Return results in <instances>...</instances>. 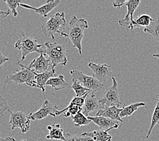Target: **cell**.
<instances>
[{
    "instance_id": "1",
    "label": "cell",
    "mask_w": 159,
    "mask_h": 141,
    "mask_svg": "<svg viewBox=\"0 0 159 141\" xmlns=\"http://www.w3.org/2000/svg\"><path fill=\"white\" fill-rule=\"evenodd\" d=\"M66 27V14L65 12H57L50 16V19L42 24L41 29L44 35L55 39V33H60L63 37H69L67 33L65 31Z\"/></svg>"
},
{
    "instance_id": "2",
    "label": "cell",
    "mask_w": 159,
    "mask_h": 141,
    "mask_svg": "<svg viewBox=\"0 0 159 141\" xmlns=\"http://www.w3.org/2000/svg\"><path fill=\"white\" fill-rule=\"evenodd\" d=\"M89 28L87 20L84 19H78L74 16L69 23L68 36L74 47L78 50L80 54H82V41L84 38V31Z\"/></svg>"
},
{
    "instance_id": "3",
    "label": "cell",
    "mask_w": 159,
    "mask_h": 141,
    "mask_svg": "<svg viewBox=\"0 0 159 141\" xmlns=\"http://www.w3.org/2000/svg\"><path fill=\"white\" fill-rule=\"evenodd\" d=\"M17 64L22 68L20 70H17L13 74L7 76L4 82V85L13 82L16 84H25L32 88H39L34 72L30 70L28 67L21 63L20 60L17 61Z\"/></svg>"
},
{
    "instance_id": "4",
    "label": "cell",
    "mask_w": 159,
    "mask_h": 141,
    "mask_svg": "<svg viewBox=\"0 0 159 141\" xmlns=\"http://www.w3.org/2000/svg\"><path fill=\"white\" fill-rule=\"evenodd\" d=\"M46 49L44 50L45 55L48 56V59L52 64V67L55 68L58 64L66 66L67 63L66 48L62 43L57 42H46Z\"/></svg>"
},
{
    "instance_id": "5",
    "label": "cell",
    "mask_w": 159,
    "mask_h": 141,
    "mask_svg": "<svg viewBox=\"0 0 159 141\" xmlns=\"http://www.w3.org/2000/svg\"><path fill=\"white\" fill-rule=\"evenodd\" d=\"M42 46V44L38 43L37 40L31 37L28 32H21L19 39L14 45L15 48L21 52L20 62H23L27 56L31 53L38 52L42 54L44 52V50H40Z\"/></svg>"
},
{
    "instance_id": "6",
    "label": "cell",
    "mask_w": 159,
    "mask_h": 141,
    "mask_svg": "<svg viewBox=\"0 0 159 141\" xmlns=\"http://www.w3.org/2000/svg\"><path fill=\"white\" fill-rule=\"evenodd\" d=\"M70 74L72 76L73 80L77 81L80 84H81L84 88L91 90L94 94L102 90L104 86V84L99 82L93 76L86 75L83 73L82 71L72 70L70 71Z\"/></svg>"
},
{
    "instance_id": "7",
    "label": "cell",
    "mask_w": 159,
    "mask_h": 141,
    "mask_svg": "<svg viewBox=\"0 0 159 141\" xmlns=\"http://www.w3.org/2000/svg\"><path fill=\"white\" fill-rule=\"evenodd\" d=\"M113 84L110 88L106 89L102 99L99 100V103L103 107H117L121 105L120 100V95H119L118 83L114 77H111Z\"/></svg>"
},
{
    "instance_id": "8",
    "label": "cell",
    "mask_w": 159,
    "mask_h": 141,
    "mask_svg": "<svg viewBox=\"0 0 159 141\" xmlns=\"http://www.w3.org/2000/svg\"><path fill=\"white\" fill-rule=\"evenodd\" d=\"M8 111L10 113V125L12 130L19 128L23 133L27 132L30 128L31 120L23 111L12 112L10 108Z\"/></svg>"
},
{
    "instance_id": "9",
    "label": "cell",
    "mask_w": 159,
    "mask_h": 141,
    "mask_svg": "<svg viewBox=\"0 0 159 141\" xmlns=\"http://www.w3.org/2000/svg\"><path fill=\"white\" fill-rule=\"evenodd\" d=\"M89 67L93 72V77L103 84L110 78L113 77L110 65L90 63Z\"/></svg>"
},
{
    "instance_id": "10",
    "label": "cell",
    "mask_w": 159,
    "mask_h": 141,
    "mask_svg": "<svg viewBox=\"0 0 159 141\" xmlns=\"http://www.w3.org/2000/svg\"><path fill=\"white\" fill-rule=\"evenodd\" d=\"M59 111V107L53 105L48 100H45L41 108L35 113H31L28 115V117L30 120H41L48 115L56 117Z\"/></svg>"
},
{
    "instance_id": "11",
    "label": "cell",
    "mask_w": 159,
    "mask_h": 141,
    "mask_svg": "<svg viewBox=\"0 0 159 141\" xmlns=\"http://www.w3.org/2000/svg\"><path fill=\"white\" fill-rule=\"evenodd\" d=\"M140 0H128L125 3V6L127 8V13L125 15L123 19H121L118 21V24L120 26L125 27L128 29L133 30V14H134L136 9L138 8Z\"/></svg>"
},
{
    "instance_id": "12",
    "label": "cell",
    "mask_w": 159,
    "mask_h": 141,
    "mask_svg": "<svg viewBox=\"0 0 159 141\" xmlns=\"http://www.w3.org/2000/svg\"><path fill=\"white\" fill-rule=\"evenodd\" d=\"M89 119L93 121L100 128V130H104V131L109 132L112 129H117L122 126V122L112 120L110 118L99 117V116H89L87 117Z\"/></svg>"
},
{
    "instance_id": "13",
    "label": "cell",
    "mask_w": 159,
    "mask_h": 141,
    "mask_svg": "<svg viewBox=\"0 0 159 141\" xmlns=\"http://www.w3.org/2000/svg\"><path fill=\"white\" fill-rule=\"evenodd\" d=\"M45 56L46 55L44 52L40 54L39 57L36 58L32 61L28 66V68L38 74L43 73L46 71L49 70V68L52 67V64L50 60L47 59Z\"/></svg>"
},
{
    "instance_id": "14",
    "label": "cell",
    "mask_w": 159,
    "mask_h": 141,
    "mask_svg": "<svg viewBox=\"0 0 159 141\" xmlns=\"http://www.w3.org/2000/svg\"><path fill=\"white\" fill-rule=\"evenodd\" d=\"M60 3L61 2L59 0H50V1L47 2L46 4L39 7V8H34V7L25 4V3H21L20 4V6L26 9L33 10L35 12L38 13L39 15L46 18L48 16V13H50L53 9H55L56 7L59 6Z\"/></svg>"
},
{
    "instance_id": "15",
    "label": "cell",
    "mask_w": 159,
    "mask_h": 141,
    "mask_svg": "<svg viewBox=\"0 0 159 141\" xmlns=\"http://www.w3.org/2000/svg\"><path fill=\"white\" fill-rule=\"evenodd\" d=\"M99 100H98L95 95L92 92H90L86 96L84 105L82 107L83 115L86 117H89V114L91 112L97 111L99 107Z\"/></svg>"
},
{
    "instance_id": "16",
    "label": "cell",
    "mask_w": 159,
    "mask_h": 141,
    "mask_svg": "<svg viewBox=\"0 0 159 141\" xmlns=\"http://www.w3.org/2000/svg\"><path fill=\"white\" fill-rule=\"evenodd\" d=\"M122 108H120L117 107H103L102 109H100L97 112L96 116L104 117L110 118L112 120L118 121L122 122V119L120 117V112L122 111Z\"/></svg>"
},
{
    "instance_id": "17",
    "label": "cell",
    "mask_w": 159,
    "mask_h": 141,
    "mask_svg": "<svg viewBox=\"0 0 159 141\" xmlns=\"http://www.w3.org/2000/svg\"><path fill=\"white\" fill-rule=\"evenodd\" d=\"M33 72L35 75L36 82H37V84L39 86V88L41 89L42 92L44 94L45 87H46V84L47 82H48L50 78L53 77V76H55V73H56L55 68H53L51 67V68H50L49 70L46 71V72H44V73H40V74L36 73L34 71H33Z\"/></svg>"
},
{
    "instance_id": "18",
    "label": "cell",
    "mask_w": 159,
    "mask_h": 141,
    "mask_svg": "<svg viewBox=\"0 0 159 141\" xmlns=\"http://www.w3.org/2000/svg\"><path fill=\"white\" fill-rule=\"evenodd\" d=\"M47 129L49 131L48 135L46 136L47 139L57 140V141L66 140V137H65L66 132L63 128H61V125L59 124L48 126Z\"/></svg>"
},
{
    "instance_id": "19",
    "label": "cell",
    "mask_w": 159,
    "mask_h": 141,
    "mask_svg": "<svg viewBox=\"0 0 159 141\" xmlns=\"http://www.w3.org/2000/svg\"><path fill=\"white\" fill-rule=\"evenodd\" d=\"M82 136L89 137L93 141H111L112 139V136L108 134V132L102 130L84 132Z\"/></svg>"
},
{
    "instance_id": "20",
    "label": "cell",
    "mask_w": 159,
    "mask_h": 141,
    "mask_svg": "<svg viewBox=\"0 0 159 141\" xmlns=\"http://www.w3.org/2000/svg\"><path fill=\"white\" fill-rule=\"evenodd\" d=\"M46 86H50L57 91L58 90L71 88V86L65 80L64 76L63 75H59L57 77L50 78L47 82Z\"/></svg>"
},
{
    "instance_id": "21",
    "label": "cell",
    "mask_w": 159,
    "mask_h": 141,
    "mask_svg": "<svg viewBox=\"0 0 159 141\" xmlns=\"http://www.w3.org/2000/svg\"><path fill=\"white\" fill-rule=\"evenodd\" d=\"M82 107L76 105V104H74L73 103L70 102L69 105L63 110H61L58 111L57 115H59L61 114H63V116L67 117L70 116H74L79 113H82Z\"/></svg>"
},
{
    "instance_id": "22",
    "label": "cell",
    "mask_w": 159,
    "mask_h": 141,
    "mask_svg": "<svg viewBox=\"0 0 159 141\" xmlns=\"http://www.w3.org/2000/svg\"><path fill=\"white\" fill-rule=\"evenodd\" d=\"M152 99L157 101V104H156V107H155V108H154V111L153 112L152 116L151 124H150L149 130H148L146 139L149 138V136H150L154 128L156 126V125L159 124V94H158L157 95L156 99L152 98Z\"/></svg>"
},
{
    "instance_id": "23",
    "label": "cell",
    "mask_w": 159,
    "mask_h": 141,
    "mask_svg": "<svg viewBox=\"0 0 159 141\" xmlns=\"http://www.w3.org/2000/svg\"><path fill=\"white\" fill-rule=\"evenodd\" d=\"M154 20L148 14H142L137 16L133 21V27H148L150 26V24L152 23Z\"/></svg>"
},
{
    "instance_id": "24",
    "label": "cell",
    "mask_w": 159,
    "mask_h": 141,
    "mask_svg": "<svg viewBox=\"0 0 159 141\" xmlns=\"http://www.w3.org/2000/svg\"><path fill=\"white\" fill-rule=\"evenodd\" d=\"M145 106H146L145 103H135L130 104L129 106L122 107V111L120 112V117L121 118L127 117L130 116V115L133 114V113L138 109L139 107H145Z\"/></svg>"
},
{
    "instance_id": "25",
    "label": "cell",
    "mask_w": 159,
    "mask_h": 141,
    "mask_svg": "<svg viewBox=\"0 0 159 141\" xmlns=\"http://www.w3.org/2000/svg\"><path fill=\"white\" fill-rule=\"evenodd\" d=\"M143 31L151 35L155 40L159 42V17L156 20H154L150 26L144 28Z\"/></svg>"
},
{
    "instance_id": "26",
    "label": "cell",
    "mask_w": 159,
    "mask_h": 141,
    "mask_svg": "<svg viewBox=\"0 0 159 141\" xmlns=\"http://www.w3.org/2000/svg\"><path fill=\"white\" fill-rule=\"evenodd\" d=\"M71 119L73 121V124L77 127L86 126L91 122V121L87 117L83 115L82 113H79L75 115H74V116H71Z\"/></svg>"
},
{
    "instance_id": "27",
    "label": "cell",
    "mask_w": 159,
    "mask_h": 141,
    "mask_svg": "<svg viewBox=\"0 0 159 141\" xmlns=\"http://www.w3.org/2000/svg\"><path fill=\"white\" fill-rule=\"evenodd\" d=\"M72 82H73V84L71 86V88L74 90L75 92V95L76 97H82L86 95L89 92L91 91L87 88L83 87L81 84H80L77 81H75L72 79Z\"/></svg>"
},
{
    "instance_id": "28",
    "label": "cell",
    "mask_w": 159,
    "mask_h": 141,
    "mask_svg": "<svg viewBox=\"0 0 159 141\" xmlns=\"http://www.w3.org/2000/svg\"><path fill=\"white\" fill-rule=\"evenodd\" d=\"M7 6H8L9 10L12 13L14 16H18V12L16 11V8L18 6H19L21 3V2L20 0H14V1H10V0H3Z\"/></svg>"
},
{
    "instance_id": "29",
    "label": "cell",
    "mask_w": 159,
    "mask_h": 141,
    "mask_svg": "<svg viewBox=\"0 0 159 141\" xmlns=\"http://www.w3.org/2000/svg\"><path fill=\"white\" fill-rule=\"evenodd\" d=\"M65 137H66L65 141H93L91 138L87 136L74 135L68 133H65Z\"/></svg>"
},
{
    "instance_id": "30",
    "label": "cell",
    "mask_w": 159,
    "mask_h": 141,
    "mask_svg": "<svg viewBox=\"0 0 159 141\" xmlns=\"http://www.w3.org/2000/svg\"><path fill=\"white\" fill-rule=\"evenodd\" d=\"M8 108H10V107L8 102L0 95V119L3 117V115H4V112L6 111H8Z\"/></svg>"
},
{
    "instance_id": "31",
    "label": "cell",
    "mask_w": 159,
    "mask_h": 141,
    "mask_svg": "<svg viewBox=\"0 0 159 141\" xmlns=\"http://www.w3.org/2000/svg\"><path fill=\"white\" fill-rule=\"evenodd\" d=\"M126 1L125 0H117V1H114L113 2V6L114 8H120L121 6L125 5V3Z\"/></svg>"
},
{
    "instance_id": "32",
    "label": "cell",
    "mask_w": 159,
    "mask_h": 141,
    "mask_svg": "<svg viewBox=\"0 0 159 141\" xmlns=\"http://www.w3.org/2000/svg\"><path fill=\"white\" fill-rule=\"evenodd\" d=\"M10 59L8 57L5 56L2 53V52L0 51V67L2 66L3 64H4L7 61H9Z\"/></svg>"
},
{
    "instance_id": "33",
    "label": "cell",
    "mask_w": 159,
    "mask_h": 141,
    "mask_svg": "<svg viewBox=\"0 0 159 141\" xmlns=\"http://www.w3.org/2000/svg\"><path fill=\"white\" fill-rule=\"evenodd\" d=\"M10 14V11L8 10L7 11H3L0 10V16L2 18H6Z\"/></svg>"
},
{
    "instance_id": "34",
    "label": "cell",
    "mask_w": 159,
    "mask_h": 141,
    "mask_svg": "<svg viewBox=\"0 0 159 141\" xmlns=\"http://www.w3.org/2000/svg\"><path fill=\"white\" fill-rule=\"evenodd\" d=\"M8 141H16V140L14 139L12 137H8ZM21 141H27L26 140H23Z\"/></svg>"
},
{
    "instance_id": "35",
    "label": "cell",
    "mask_w": 159,
    "mask_h": 141,
    "mask_svg": "<svg viewBox=\"0 0 159 141\" xmlns=\"http://www.w3.org/2000/svg\"><path fill=\"white\" fill-rule=\"evenodd\" d=\"M0 141H8V137L7 138H2L1 136H0Z\"/></svg>"
},
{
    "instance_id": "36",
    "label": "cell",
    "mask_w": 159,
    "mask_h": 141,
    "mask_svg": "<svg viewBox=\"0 0 159 141\" xmlns=\"http://www.w3.org/2000/svg\"><path fill=\"white\" fill-rule=\"evenodd\" d=\"M153 56L154 57H156V58H157V59H159V52L157 53V54H153Z\"/></svg>"
}]
</instances>
